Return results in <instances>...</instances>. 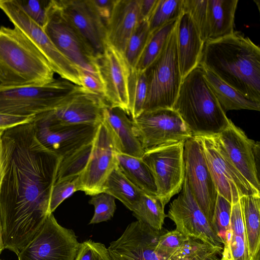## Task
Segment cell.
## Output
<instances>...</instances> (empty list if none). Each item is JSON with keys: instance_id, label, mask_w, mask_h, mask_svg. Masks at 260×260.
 <instances>
[{"instance_id": "cell-1", "label": "cell", "mask_w": 260, "mask_h": 260, "mask_svg": "<svg viewBox=\"0 0 260 260\" xmlns=\"http://www.w3.org/2000/svg\"><path fill=\"white\" fill-rule=\"evenodd\" d=\"M0 221L4 249L17 255L47 217L61 158L36 138L31 122L4 131Z\"/></svg>"}, {"instance_id": "cell-2", "label": "cell", "mask_w": 260, "mask_h": 260, "mask_svg": "<svg viewBox=\"0 0 260 260\" xmlns=\"http://www.w3.org/2000/svg\"><path fill=\"white\" fill-rule=\"evenodd\" d=\"M199 64L260 103V48L241 32L205 42Z\"/></svg>"}, {"instance_id": "cell-3", "label": "cell", "mask_w": 260, "mask_h": 260, "mask_svg": "<svg viewBox=\"0 0 260 260\" xmlns=\"http://www.w3.org/2000/svg\"><path fill=\"white\" fill-rule=\"evenodd\" d=\"M50 64L18 28L0 26V84L43 86L53 81Z\"/></svg>"}, {"instance_id": "cell-4", "label": "cell", "mask_w": 260, "mask_h": 260, "mask_svg": "<svg viewBox=\"0 0 260 260\" xmlns=\"http://www.w3.org/2000/svg\"><path fill=\"white\" fill-rule=\"evenodd\" d=\"M192 136L218 135L228 125V118L199 64L182 78L172 107Z\"/></svg>"}, {"instance_id": "cell-5", "label": "cell", "mask_w": 260, "mask_h": 260, "mask_svg": "<svg viewBox=\"0 0 260 260\" xmlns=\"http://www.w3.org/2000/svg\"><path fill=\"white\" fill-rule=\"evenodd\" d=\"M35 136L45 148L61 158L57 180L78 176L84 168L98 125H60L45 112L31 121Z\"/></svg>"}, {"instance_id": "cell-6", "label": "cell", "mask_w": 260, "mask_h": 260, "mask_svg": "<svg viewBox=\"0 0 260 260\" xmlns=\"http://www.w3.org/2000/svg\"><path fill=\"white\" fill-rule=\"evenodd\" d=\"M76 86L61 78L43 86L0 84V113L35 116L60 106Z\"/></svg>"}, {"instance_id": "cell-7", "label": "cell", "mask_w": 260, "mask_h": 260, "mask_svg": "<svg viewBox=\"0 0 260 260\" xmlns=\"http://www.w3.org/2000/svg\"><path fill=\"white\" fill-rule=\"evenodd\" d=\"M145 73L147 94L143 111L172 108L182 80L177 49L176 26L162 51L146 69Z\"/></svg>"}, {"instance_id": "cell-8", "label": "cell", "mask_w": 260, "mask_h": 260, "mask_svg": "<svg viewBox=\"0 0 260 260\" xmlns=\"http://www.w3.org/2000/svg\"><path fill=\"white\" fill-rule=\"evenodd\" d=\"M0 9L44 56L55 73L81 86L77 67L57 49L43 28L25 12L17 0H0Z\"/></svg>"}, {"instance_id": "cell-9", "label": "cell", "mask_w": 260, "mask_h": 260, "mask_svg": "<svg viewBox=\"0 0 260 260\" xmlns=\"http://www.w3.org/2000/svg\"><path fill=\"white\" fill-rule=\"evenodd\" d=\"M199 137L207 163L218 194L232 204L243 196L260 195L234 166L217 135Z\"/></svg>"}, {"instance_id": "cell-10", "label": "cell", "mask_w": 260, "mask_h": 260, "mask_svg": "<svg viewBox=\"0 0 260 260\" xmlns=\"http://www.w3.org/2000/svg\"><path fill=\"white\" fill-rule=\"evenodd\" d=\"M181 141L145 151L142 160L150 169L162 206L182 190L185 178L184 144Z\"/></svg>"}, {"instance_id": "cell-11", "label": "cell", "mask_w": 260, "mask_h": 260, "mask_svg": "<svg viewBox=\"0 0 260 260\" xmlns=\"http://www.w3.org/2000/svg\"><path fill=\"white\" fill-rule=\"evenodd\" d=\"M80 244L75 232L60 225L51 213L20 251L18 260H74Z\"/></svg>"}, {"instance_id": "cell-12", "label": "cell", "mask_w": 260, "mask_h": 260, "mask_svg": "<svg viewBox=\"0 0 260 260\" xmlns=\"http://www.w3.org/2000/svg\"><path fill=\"white\" fill-rule=\"evenodd\" d=\"M132 120L145 152L185 141L192 137L179 114L172 108L143 111Z\"/></svg>"}, {"instance_id": "cell-13", "label": "cell", "mask_w": 260, "mask_h": 260, "mask_svg": "<svg viewBox=\"0 0 260 260\" xmlns=\"http://www.w3.org/2000/svg\"><path fill=\"white\" fill-rule=\"evenodd\" d=\"M57 49L77 67L95 70V57L64 17L58 0L49 1L43 27Z\"/></svg>"}, {"instance_id": "cell-14", "label": "cell", "mask_w": 260, "mask_h": 260, "mask_svg": "<svg viewBox=\"0 0 260 260\" xmlns=\"http://www.w3.org/2000/svg\"><path fill=\"white\" fill-rule=\"evenodd\" d=\"M117 152L113 135L102 120L98 126L86 165L78 176V190L92 196L103 192L106 179L117 166Z\"/></svg>"}, {"instance_id": "cell-15", "label": "cell", "mask_w": 260, "mask_h": 260, "mask_svg": "<svg viewBox=\"0 0 260 260\" xmlns=\"http://www.w3.org/2000/svg\"><path fill=\"white\" fill-rule=\"evenodd\" d=\"M183 157L185 177L190 191L211 224L218 192L199 137L185 141Z\"/></svg>"}, {"instance_id": "cell-16", "label": "cell", "mask_w": 260, "mask_h": 260, "mask_svg": "<svg viewBox=\"0 0 260 260\" xmlns=\"http://www.w3.org/2000/svg\"><path fill=\"white\" fill-rule=\"evenodd\" d=\"M181 191L170 204L167 215L175 223L176 230L211 246L222 247V241L193 198L185 177Z\"/></svg>"}, {"instance_id": "cell-17", "label": "cell", "mask_w": 260, "mask_h": 260, "mask_svg": "<svg viewBox=\"0 0 260 260\" xmlns=\"http://www.w3.org/2000/svg\"><path fill=\"white\" fill-rule=\"evenodd\" d=\"M95 67L103 84L105 102L128 115V84L131 68L124 54L107 42L103 53L95 58Z\"/></svg>"}, {"instance_id": "cell-18", "label": "cell", "mask_w": 260, "mask_h": 260, "mask_svg": "<svg viewBox=\"0 0 260 260\" xmlns=\"http://www.w3.org/2000/svg\"><path fill=\"white\" fill-rule=\"evenodd\" d=\"M108 105L101 96L77 85L60 106L44 112L52 121L60 125H98Z\"/></svg>"}, {"instance_id": "cell-19", "label": "cell", "mask_w": 260, "mask_h": 260, "mask_svg": "<svg viewBox=\"0 0 260 260\" xmlns=\"http://www.w3.org/2000/svg\"><path fill=\"white\" fill-rule=\"evenodd\" d=\"M64 17L96 58L107 41L106 25L91 0H58Z\"/></svg>"}, {"instance_id": "cell-20", "label": "cell", "mask_w": 260, "mask_h": 260, "mask_svg": "<svg viewBox=\"0 0 260 260\" xmlns=\"http://www.w3.org/2000/svg\"><path fill=\"white\" fill-rule=\"evenodd\" d=\"M217 136L234 166L252 186L260 191L259 171L254 158L257 141L249 139L231 120Z\"/></svg>"}, {"instance_id": "cell-21", "label": "cell", "mask_w": 260, "mask_h": 260, "mask_svg": "<svg viewBox=\"0 0 260 260\" xmlns=\"http://www.w3.org/2000/svg\"><path fill=\"white\" fill-rule=\"evenodd\" d=\"M156 231L137 220L107 248L112 260H154Z\"/></svg>"}, {"instance_id": "cell-22", "label": "cell", "mask_w": 260, "mask_h": 260, "mask_svg": "<svg viewBox=\"0 0 260 260\" xmlns=\"http://www.w3.org/2000/svg\"><path fill=\"white\" fill-rule=\"evenodd\" d=\"M141 21L140 0H116L106 24L107 42L124 54L131 36Z\"/></svg>"}, {"instance_id": "cell-23", "label": "cell", "mask_w": 260, "mask_h": 260, "mask_svg": "<svg viewBox=\"0 0 260 260\" xmlns=\"http://www.w3.org/2000/svg\"><path fill=\"white\" fill-rule=\"evenodd\" d=\"M177 49L182 78L200 64L204 42L190 15L183 13L176 25Z\"/></svg>"}, {"instance_id": "cell-24", "label": "cell", "mask_w": 260, "mask_h": 260, "mask_svg": "<svg viewBox=\"0 0 260 260\" xmlns=\"http://www.w3.org/2000/svg\"><path fill=\"white\" fill-rule=\"evenodd\" d=\"M122 109L108 105L103 111V120L113 135L117 151L142 158L145 153L136 134L134 122Z\"/></svg>"}, {"instance_id": "cell-25", "label": "cell", "mask_w": 260, "mask_h": 260, "mask_svg": "<svg viewBox=\"0 0 260 260\" xmlns=\"http://www.w3.org/2000/svg\"><path fill=\"white\" fill-rule=\"evenodd\" d=\"M238 3V0H207L206 41L224 38L235 31Z\"/></svg>"}, {"instance_id": "cell-26", "label": "cell", "mask_w": 260, "mask_h": 260, "mask_svg": "<svg viewBox=\"0 0 260 260\" xmlns=\"http://www.w3.org/2000/svg\"><path fill=\"white\" fill-rule=\"evenodd\" d=\"M239 202L250 260H260V195L243 196Z\"/></svg>"}, {"instance_id": "cell-27", "label": "cell", "mask_w": 260, "mask_h": 260, "mask_svg": "<svg viewBox=\"0 0 260 260\" xmlns=\"http://www.w3.org/2000/svg\"><path fill=\"white\" fill-rule=\"evenodd\" d=\"M207 82L223 111H260V103L252 101L225 83L210 71L204 68Z\"/></svg>"}, {"instance_id": "cell-28", "label": "cell", "mask_w": 260, "mask_h": 260, "mask_svg": "<svg viewBox=\"0 0 260 260\" xmlns=\"http://www.w3.org/2000/svg\"><path fill=\"white\" fill-rule=\"evenodd\" d=\"M117 166L124 175L143 192L156 197V187L152 173L142 158L116 153Z\"/></svg>"}, {"instance_id": "cell-29", "label": "cell", "mask_w": 260, "mask_h": 260, "mask_svg": "<svg viewBox=\"0 0 260 260\" xmlns=\"http://www.w3.org/2000/svg\"><path fill=\"white\" fill-rule=\"evenodd\" d=\"M103 192L118 199L132 212L143 192L124 175L118 166L106 179L103 186Z\"/></svg>"}, {"instance_id": "cell-30", "label": "cell", "mask_w": 260, "mask_h": 260, "mask_svg": "<svg viewBox=\"0 0 260 260\" xmlns=\"http://www.w3.org/2000/svg\"><path fill=\"white\" fill-rule=\"evenodd\" d=\"M164 208L156 196L143 192L133 215L137 220L160 231L163 229L165 219L167 217Z\"/></svg>"}, {"instance_id": "cell-31", "label": "cell", "mask_w": 260, "mask_h": 260, "mask_svg": "<svg viewBox=\"0 0 260 260\" xmlns=\"http://www.w3.org/2000/svg\"><path fill=\"white\" fill-rule=\"evenodd\" d=\"M178 20L171 21L151 32L150 36L137 62L135 69L144 72L162 51Z\"/></svg>"}, {"instance_id": "cell-32", "label": "cell", "mask_w": 260, "mask_h": 260, "mask_svg": "<svg viewBox=\"0 0 260 260\" xmlns=\"http://www.w3.org/2000/svg\"><path fill=\"white\" fill-rule=\"evenodd\" d=\"M147 94V81L145 71L131 69L128 84V115L132 119L143 111Z\"/></svg>"}, {"instance_id": "cell-33", "label": "cell", "mask_w": 260, "mask_h": 260, "mask_svg": "<svg viewBox=\"0 0 260 260\" xmlns=\"http://www.w3.org/2000/svg\"><path fill=\"white\" fill-rule=\"evenodd\" d=\"M183 13V0H157L148 19L150 31L178 20Z\"/></svg>"}, {"instance_id": "cell-34", "label": "cell", "mask_w": 260, "mask_h": 260, "mask_svg": "<svg viewBox=\"0 0 260 260\" xmlns=\"http://www.w3.org/2000/svg\"><path fill=\"white\" fill-rule=\"evenodd\" d=\"M148 20L141 21L131 36L124 53L131 69H135L150 36Z\"/></svg>"}, {"instance_id": "cell-35", "label": "cell", "mask_w": 260, "mask_h": 260, "mask_svg": "<svg viewBox=\"0 0 260 260\" xmlns=\"http://www.w3.org/2000/svg\"><path fill=\"white\" fill-rule=\"evenodd\" d=\"M220 260H250L246 236L228 229Z\"/></svg>"}, {"instance_id": "cell-36", "label": "cell", "mask_w": 260, "mask_h": 260, "mask_svg": "<svg viewBox=\"0 0 260 260\" xmlns=\"http://www.w3.org/2000/svg\"><path fill=\"white\" fill-rule=\"evenodd\" d=\"M231 209L232 204L218 193L211 225L223 244L229 228Z\"/></svg>"}, {"instance_id": "cell-37", "label": "cell", "mask_w": 260, "mask_h": 260, "mask_svg": "<svg viewBox=\"0 0 260 260\" xmlns=\"http://www.w3.org/2000/svg\"><path fill=\"white\" fill-rule=\"evenodd\" d=\"M115 198L106 192L92 196L89 201L94 207V214L89 224H95L108 221L113 217L116 209Z\"/></svg>"}, {"instance_id": "cell-38", "label": "cell", "mask_w": 260, "mask_h": 260, "mask_svg": "<svg viewBox=\"0 0 260 260\" xmlns=\"http://www.w3.org/2000/svg\"><path fill=\"white\" fill-rule=\"evenodd\" d=\"M207 0H183V11L188 13L205 43L207 41Z\"/></svg>"}, {"instance_id": "cell-39", "label": "cell", "mask_w": 260, "mask_h": 260, "mask_svg": "<svg viewBox=\"0 0 260 260\" xmlns=\"http://www.w3.org/2000/svg\"><path fill=\"white\" fill-rule=\"evenodd\" d=\"M78 190V176L56 181L53 186L50 197V213H52L64 200Z\"/></svg>"}, {"instance_id": "cell-40", "label": "cell", "mask_w": 260, "mask_h": 260, "mask_svg": "<svg viewBox=\"0 0 260 260\" xmlns=\"http://www.w3.org/2000/svg\"><path fill=\"white\" fill-rule=\"evenodd\" d=\"M74 260H112L106 246L100 242L87 240L80 243Z\"/></svg>"}, {"instance_id": "cell-41", "label": "cell", "mask_w": 260, "mask_h": 260, "mask_svg": "<svg viewBox=\"0 0 260 260\" xmlns=\"http://www.w3.org/2000/svg\"><path fill=\"white\" fill-rule=\"evenodd\" d=\"M191 239L176 229L169 232L164 230L158 238L156 246L162 251L173 252L185 246Z\"/></svg>"}, {"instance_id": "cell-42", "label": "cell", "mask_w": 260, "mask_h": 260, "mask_svg": "<svg viewBox=\"0 0 260 260\" xmlns=\"http://www.w3.org/2000/svg\"><path fill=\"white\" fill-rule=\"evenodd\" d=\"M77 69L81 86L104 99V86L96 69L90 70L78 67Z\"/></svg>"}, {"instance_id": "cell-43", "label": "cell", "mask_w": 260, "mask_h": 260, "mask_svg": "<svg viewBox=\"0 0 260 260\" xmlns=\"http://www.w3.org/2000/svg\"><path fill=\"white\" fill-rule=\"evenodd\" d=\"M49 1L17 0L25 12L38 24L43 27L46 18V7Z\"/></svg>"}, {"instance_id": "cell-44", "label": "cell", "mask_w": 260, "mask_h": 260, "mask_svg": "<svg viewBox=\"0 0 260 260\" xmlns=\"http://www.w3.org/2000/svg\"><path fill=\"white\" fill-rule=\"evenodd\" d=\"M35 116H21L0 113V129L6 131L19 125L31 122Z\"/></svg>"}, {"instance_id": "cell-45", "label": "cell", "mask_w": 260, "mask_h": 260, "mask_svg": "<svg viewBox=\"0 0 260 260\" xmlns=\"http://www.w3.org/2000/svg\"><path fill=\"white\" fill-rule=\"evenodd\" d=\"M95 10L106 25L112 14L116 0H91Z\"/></svg>"}, {"instance_id": "cell-46", "label": "cell", "mask_w": 260, "mask_h": 260, "mask_svg": "<svg viewBox=\"0 0 260 260\" xmlns=\"http://www.w3.org/2000/svg\"><path fill=\"white\" fill-rule=\"evenodd\" d=\"M157 0H140L141 20H148L152 13Z\"/></svg>"}, {"instance_id": "cell-47", "label": "cell", "mask_w": 260, "mask_h": 260, "mask_svg": "<svg viewBox=\"0 0 260 260\" xmlns=\"http://www.w3.org/2000/svg\"><path fill=\"white\" fill-rule=\"evenodd\" d=\"M4 249L3 241V237H2V229L1 222L0 221V254H1L2 251Z\"/></svg>"}, {"instance_id": "cell-48", "label": "cell", "mask_w": 260, "mask_h": 260, "mask_svg": "<svg viewBox=\"0 0 260 260\" xmlns=\"http://www.w3.org/2000/svg\"><path fill=\"white\" fill-rule=\"evenodd\" d=\"M218 254H214L206 257L204 260H220L217 256Z\"/></svg>"}, {"instance_id": "cell-49", "label": "cell", "mask_w": 260, "mask_h": 260, "mask_svg": "<svg viewBox=\"0 0 260 260\" xmlns=\"http://www.w3.org/2000/svg\"><path fill=\"white\" fill-rule=\"evenodd\" d=\"M2 160H1V142H0V185L2 180Z\"/></svg>"}, {"instance_id": "cell-50", "label": "cell", "mask_w": 260, "mask_h": 260, "mask_svg": "<svg viewBox=\"0 0 260 260\" xmlns=\"http://www.w3.org/2000/svg\"><path fill=\"white\" fill-rule=\"evenodd\" d=\"M5 131L0 129V142L1 140V138L2 136V135L3 134Z\"/></svg>"}, {"instance_id": "cell-51", "label": "cell", "mask_w": 260, "mask_h": 260, "mask_svg": "<svg viewBox=\"0 0 260 260\" xmlns=\"http://www.w3.org/2000/svg\"><path fill=\"white\" fill-rule=\"evenodd\" d=\"M0 260H3V259H1V258H0Z\"/></svg>"}]
</instances>
